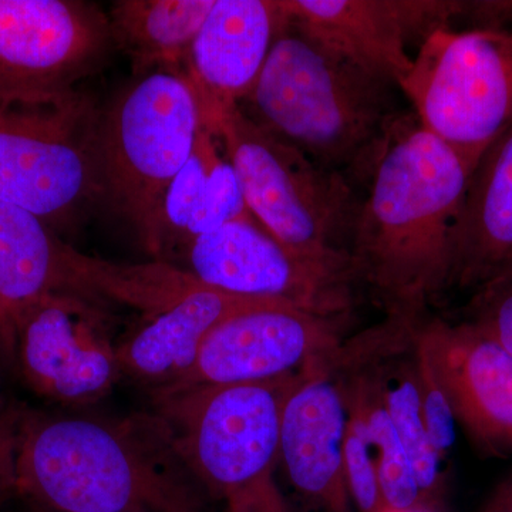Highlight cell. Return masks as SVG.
Here are the masks:
<instances>
[{
	"label": "cell",
	"mask_w": 512,
	"mask_h": 512,
	"mask_svg": "<svg viewBox=\"0 0 512 512\" xmlns=\"http://www.w3.org/2000/svg\"><path fill=\"white\" fill-rule=\"evenodd\" d=\"M473 171L404 113L366 187L350 258L387 315L421 318L450 289L454 244Z\"/></svg>",
	"instance_id": "obj_1"
},
{
	"label": "cell",
	"mask_w": 512,
	"mask_h": 512,
	"mask_svg": "<svg viewBox=\"0 0 512 512\" xmlns=\"http://www.w3.org/2000/svg\"><path fill=\"white\" fill-rule=\"evenodd\" d=\"M160 417H20L18 494L49 512H202Z\"/></svg>",
	"instance_id": "obj_2"
},
{
	"label": "cell",
	"mask_w": 512,
	"mask_h": 512,
	"mask_svg": "<svg viewBox=\"0 0 512 512\" xmlns=\"http://www.w3.org/2000/svg\"><path fill=\"white\" fill-rule=\"evenodd\" d=\"M396 89L288 22L239 107L316 164L367 187L404 114Z\"/></svg>",
	"instance_id": "obj_3"
},
{
	"label": "cell",
	"mask_w": 512,
	"mask_h": 512,
	"mask_svg": "<svg viewBox=\"0 0 512 512\" xmlns=\"http://www.w3.org/2000/svg\"><path fill=\"white\" fill-rule=\"evenodd\" d=\"M202 123L222 143L249 214L268 234L298 254L350 256L362 200L345 175L258 126L239 104Z\"/></svg>",
	"instance_id": "obj_4"
},
{
	"label": "cell",
	"mask_w": 512,
	"mask_h": 512,
	"mask_svg": "<svg viewBox=\"0 0 512 512\" xmlns=\"http://www.w3.org/2000/svg\"><path fill=\"white\" fill-rule=\"evenodd\" d=\"M200 103L183 73L136 77L100 117L103 205L158 256L161 207L194 150Z\"/></svg>",
	"instance_id": "obj_5"
},
{
	"label": "cell",
	"mask_w": 512,
	"mask_h": 512,
	"mask_svg": "<svg viewBox=\"0 0 512 512\" xmlns=\"http://www.w3.org/2000/svg\"><path fill=\"white\" fill-rule=\"evenodd\" d=\"M101 109L74 92L0 107V201L56 228L103 204Z\"/></svg>",
	"instance_id": "obj_6"
},
{
	"label": "cell",
	"mask_w": 512,
	"mask_h": 512,
	"mask_svg": "<svg viewBox=\"0 0 512 512\" xmlns=\"http://www.w3.org/2000/svg\"><path fill=\"white\" fill-rule=\"evenodd\" d=\"M302 370L264 382L163 389L160 414L192 477L229 495L274 473L286 403Z\"/></svg>",
	"instance_id": "obj_7"
},
{
	"label": "cell",
	"mask_w": 512,
	"mask_h": 512,
	"mask_svg": "<svg viewBox=\"0 0 512 512\" xmlns=\"http://www.w3.org/2000/svg\"><path fill=\"white\" fill-rule=\"evenodd\" d=\"M421 126L471 171L512 126V32L431 33L399 84Z\"/></svg>",
	"instance_id": "obj_8"
},
{
	"label": "cell",
	"mask_w": 512,
	"mask_h": 512,
	"mask_svg": "<svg viewBox=\"0 0 512 512\" xmlns=\"http://www.w3.org/2000/svg\"><path fill=\"white\" fill-rule=\"evenodd\" d=\"M201 284L272 299L322 316H346L359 284L350 256H308L284 247L252 215L227 222L185 249Z\"/></svg>",
	"instance_id": "obj_9"
},
{
	"label": "cell",
	"mask_w": 512,
	"mask_h": 512,
	"mask_svg": "<svg viewBox=\"0 0 512 512\" xmlns=\"http://www.w3.org/2000/svg\"><path fill=\"white\" fill-rule=\"evenodd\" d=\"M109 16L83 0H0V107L74 92L106 60Z\"/></svg>",
	"instance_id": "obj_10"
},
{
	"label": "cell",
	"mask_w": 512,
	"mask_h": 512,
	"mask_svg": "<svg viewBox=\"0 0 512 512\" xmlns=\"http://www.w3.org/2000/svg\"><path fill=\"white\" fill-rule=\"evenodd\" d=\"M345 316H322L269 302L222 320L187 375L163 389L264 382L326 359L343 345Z\"/></svg>",
	"instance_id": "obj_11"
},
{
	"label": "cell",
	"mask_w": 512,
	"mask_h": 512,
	"mask_svg": "<svg viewBox=\"0 0 512 512\" xmlns=\"http://www.w3.org/2000/svg\"><path fill=\"white\" fill-rule=\"evenodd\" d=\"M13 357L39 396L64 404L106 396L121 373L117 348L86 301L50 295L15 325Z\"/></svg>",
	"instance_id": "obj_12"
},
{
	"label": "cell",
	"mask_w": 512,
	"mask_h": 512,
	"mask_svg": "<svg viewBox=\"0 0 512 512\" xmlns=\"http://www.w3.org/2000/svg\"><path fill=\"white\" fill-rule=\"evenodd\" d=\"M296 28L399 87L412 67L407 46L420 45L466 13L453 0H279Z\"/></svg>",
	"instance_id": "obj_13"
},
{
	"label": "cell",
	"mask_w": 512,
	"mask_h": 512,
	"mask_svg": "<svg viewBox=\"0 0 512 512\" xmlns=\"http://www.w3.org/2000/svg\"><path fill=\"white\" fill-rule=\"evenodd\" d=\"M417 343L454 416L490 456H512V355L474 323L423 316Z\"/></svg>",
	"instance_id": "obj_14"
},
{
	"label": "cell",
	"mask_w": 512,
	"mask_h": 512,
	"mask_svg": "<svg viewBox=\"0 0 512 512\" xmlns=\"http://www.w3.org/2000/svg\"><path fill=\"white\" fill-rule=\"evenodd\" d=\"M333 355L305 367L282 419L278 463L302 512H352L345 470L348 409L330 367Z\"/></svg>",
	"instance_id": "obj_15"
},
{
	"label": "cell",
	"mask_w": 512,
	"mask_h": 512,
	"mask_svg": "<svg viewBox=\"0 0 512 512\" xmlns=\"http://www.w3.org/2000/svg\"><path fill=\"white\" fill-rule=\"evenodd\" d=\"M286 23L279 0L215 2L185 66L201 117L248 96Z\"/></svg>",
	"instance_id": "obj_16"
},
{
	"label": "cell",
	"mask_w": 512,
	"mask_h": 512,
	"mask_svg": "<svg viewBox=\"0 0 512 512\" xmlns=\"http://www.w3.org/2000/svg\"><path fill=\"white\" fill-rule=\"evenodd\" d=\"M421 318L387 315L383 323L343 343V348L375 384L406 448L424 500L431 512H439L443 460L431 446L421 412L417 346Z\"/></svg>",
	"instance_id": "obj_17"
},
{
	"label": "cell",
	"mask_w": 512,
	"mask_h": 512,
	"mask_svg": "<svg viewBox=\"0 0 512 512\" xmlns=\"http://www.w3.org/2000/svg\"><path fill=\"white\" fill-rule=\"evenodd\" d=\"M512 279V126L471 174L454 244L450 288L474 293Z\"/></svg>",
	"instance_id": "obj_18"
},
{
	"label": "cell",
	"mask_w": 512,
	"mask_h": 512,
	"mask_svg": "<svg viewBox=\"0 0 512 512\" xmlns=\"http://www.w3.org/2000/svg\"><path fill=\"white\" fill-rule=\"evenodd\" d=\"M269 302L279 301L202 285L167 311L151 316L147 325L117 348L121 372L170 386L190 372L205 340L222 320Z\"/></svg>",
	"instance_id": "obj_19"
},
{
	"label": "cell",
	"mask_w": 512,
	"mask_h": 512,
	"mask_svg": "<svg viewBox=\"0 0 512 512\" xmlns=\"http://www.w3.org/2000/svg\"><path fill=\"white\" fill-rule=\"evenodd\" d=\"M220 141L201 124L194 150L165 194L158 256L185 251L195 239L227 222L249 217L237 174Z\"/></svg>",
	"instance_id": "obj_20"
},
{
	"label": "cell",
	"mask_w": 512,
	"mask_h": 512,
	"mask_svg": "<svg viewBox=\"0 0 512 512\" xmlns=\"http://www.w3.org/2000/svg\"><path fill=\"white\" fill-rule=\"evenodd\" d=\"M64 241L30 212L0 201V345L13 356L20 316L62 295Z\"/></svg>",
	"instance_id": "obj_21"
},
{
	"label": "cell",
	"mask_w": 512,
	"mask_h": 512,
	"mask_svg": "<svg viewBox=\"0 0 512 512\" xmlns=\"http://www.w3.org/2000/svg\"><path fill=\"white\" fill-rule=\"evenodd\" d=\"M217 0H119L110 8L113 45L134 77L167 70L185 74L195 37Z\"/></svg>",
	"instance_id": "obj_22"
},
{
	"label": "cell",
	"mask_w": 512,
	"mask_h": 512,
	"mask_svg": "<svg viewBox=\"0 0 512 512\" xmlns=\"http://www.w3.org/2000/svg\"><path fill=\"white\" fill-rule=\"evenodd\" d=\"M333 375L345 397L348 416L355 421L375 453L384 505L389 510L431 512L424 500L412 463L375 384L343 345L330 360Z\"/></svg>",
	"instance_id": "obj_23"
},
{
	"label": "cell",
	"mask_w": 512,
	"mask_h": 512,
	"mask_svg": "<svg viewBox=\"0 0 512 512\" xmlns=\"http://www.w3.org/2000/svg\"><path fill=\"white\" fill-rule=\"evenodd\" d=\"M67 295L110 299L154 316L170 309L202 285L185 269L165 262L121 265L84 255L72 245L66 252Z\"/></svg>",
	"instance_id": "obj_24"
},
{
	"label": "cell",
	"mask_w": 512,
	"mask_h": 512,
	"mask_svg": "<svg viewBox=\"0 0 512 512\" xmlns=\"http://www.w3.org/2000/svg\"><path fill=\"white\" fill-rule=\"evenodd\" d=\"M345 470L350 500L357 512L386 510L375 453L349 416L345 436Z\"/></svg>",
	"instance_id": "obj_25"
},
{
	"label": "cell",
	"mask_w": 512,
	"mask_h": 512,
	"mask_svg": "<svg viewBox=\"0 0 512 512\" xmlns=\"http://www.w3.org/2000/svg\"><path fill=\"white\" fill-rule=\"evenodd\" d=\"M419 346V343H417ZM421 412L431 446L441 460L447 457L456 441V416L443 387L419 348Z\"/></svg>",
	"instance_id": "obj_26"
},
{
	"label": "cell",
	"mask_w": 512,
	"mask_h": 512,
	"mask_svg": "<svg viewBox=\"0 0 512 512\" xmlns=\"http://www.w3.org/2000/svg\"><path fill=\"white\" fill-rule=\"evenodd\" d=\"M467 320L493 336L512 355V279L474 293Z\"/></svg>",
	"instance_id": "obj_27"
},
{
	"label": "cell",
	"mask_w": 512,
	"mask_h": 512,
	"mask_svg": "<svg viewBox=\"0 0 512 512\" xmlns=\"http://www.w3.org/2000/svg\"><path fill=\"white\" fill-rule=\"evenodd\" d=\"M19 414L10 412L0 399V503L18 494L16 457H18Z\"/></svg>",
	"instance_id": "obj_28"
},
{
	"label": "cell",
	"mask_w": 512,
	"mask_h": 512,
	"mask_svg": "<svg viewBox=\"0 0 512 512\" xmlns=\"http://www.w3.org/2000/svg\"><path fill=\"white\" fill-rule=\"evenodd\" d=\"M229 512H286L284 497L274 473L258 478L227 498Z\"/></svg>",
	"instance_id": "obj_29"
},
{
	"label": "cell",
	"mask_w": 512,
	"mask_h": 512,
	"mask_svg": "<svg viewBox=\"0 0 512 512\" xmlns=\"http://www.w3.org/2000/svg\"><path fill=\"white\" fill-rule=\"evenodd\" d=\"M480 512H512V477L495 491Z\"/></svg>",
	"instance_id": "obj_30"
},
{
	"label": "cell",
	"mask_w": 512,
	"mask_h": 512,
	"mask_svg": "<svg viewBox=\"0 0 512 512\" xmlns=\"http://www.w3.org/2000/svg\"><path fill=\"white\" fill-rule=\"evenodd\" d=\"M30 512H49L42 510V508L36 507V505L30 504Z\"/></svg>",
	"instance_id": "obj_31"
},
{
	"label": "cell",
	"mask_w": 512,
	"mask_h": 512,
	"mask_svg": "<svg viewBox=\"0 0 512 512\" xmlns=\"http://www.w3.org/2000/svg\"><path fill=\"white\" fill-rule=\"evenodd\" d=\"M383 512H412V511H394V510H389V508H386V510H384Z\"/></svg>",
	"instance_id": "obj_32"
},
{
	"label": "cell",
	"mask_w": 512,
	"mask_h": 512,
	"mask_svg": "<svg viewBox=\"0 0 512 512\" xmlns=\"http://www.w3.org/2000/svg\"><path fill=\"white\" fill-rule=\"evenodd\" d=\"M286 512H289V511H286Z\"/></svg>",
	"instance_id": "obj_33"
}]
</instances>
